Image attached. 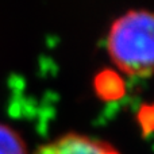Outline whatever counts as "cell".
Returning <instances> with one entry per match:
<instances>
[{"label": "cell", "mask_w": 154, "mask_h": 154, "mask_svg": "<svg viewBox=\"0 0 154 154\" xmlns=\"http://www.w3.org/2000/svg\"><path fill=\"white\" fill-rule=\"evenodd\" d=\"M107 50L118 69L133 77L154 75V12L131 10L118 18L107 35Z\"/></svg>", "instance_id": "obj_1"}, {"label": "cell", "mask_w": 154, "mask_h": 154, "mask_svg": "<svg viewBox=\"0 0 154 154\" xmlns=\"http://www.w3.org/2000/svg\"><path fill=\"white\" fill-rule=\"evenodd\" d=\"M96 87H97L99 95L103 97H115L119 95V88H122V82L118 80L116 75H111V73H104L97 79L96 81Z\"/></svg>", "instance_id": "obj_4"}, {"label": "cell", "mask_w": 154, "mask_h": 154, "mask_svg": "<svg viewBox=\"0 0 154 154\" xmlns=\"http://www.w3.org/2000/svg\"><path fill=\"white\" fill-rule=\"evenodd\" d=\"M0 154H29L23 138L12 127L0 123Z\"/></svg>", "instance_id": "obj_3"}, {"label": "cell", "mask_w": 154, "mask_h": 154, "mask_svg": "<svg viewBox=\"0 0 154 154\" xmlns=\"http://www.w3.org/2000/svg\"><path fill=\"white\" fill-rule=\"evenodd\" d=\"M34 154H120L112 145L84 134L69 133L38 147Z\"/></svg>", "instance_id": "obj_2"}]
</instances>
